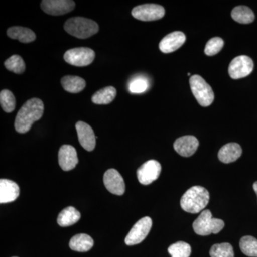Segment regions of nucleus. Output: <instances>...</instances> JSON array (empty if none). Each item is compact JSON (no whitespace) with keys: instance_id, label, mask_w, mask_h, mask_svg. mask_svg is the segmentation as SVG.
Listing matches in <instances>:
<instances>
[{"instance_id":"f257e3e1","label":"nucleus","mask_w":257,"mask_h":257,"mask_svg":"<svg viewBox=\"0 0 257 257\" xmlns=\"http://www.w3.org/2000/svg\"><path fill=\"white\" fill-rule=\"evenodd\" d=\"M43 101L38 98H33L27 101L19 110L15 121V128L18 133L25 134L30 131L35 121L43 116Z\"/></svg>"},{"instance_id":"f03ea898","label":"nucleus","mask_w":257,"mask_h":257,"mask_svg":"<svg viewBox=\"0 0 257 257\" xmlns=\"http://www.w3.org/2000/svg\"><path fill=\"white\" fill-rule=\"evenodd\" d=\"M210 195L207 189L200 186H194L181 198V207L187 212L197 214L207 207Z\"/></svg>"},{"instance_id":"7ed1b4c3","label":"nucleus","mask_w":257,"mask_h":257,"mask_svg":"<svg viewBox=\"0 0 257 257\" xmlns=\"http://www.w3.org/2000/svg\"><path fill=\"white\" fill-rule=\"evenodd\" d=\"M64 30L79 39H87L99 32V25L90 19L72 18L69 19L64 25Z\"/></svg>"},{"instance_id":"20e7f679","label":"nucleus","mask_w":257,"mask_h":257,"mask_svg":"<svg viewBox=\"0 0 257 257\" xmlns=\"http://www.w3.org/2000/svg\"><path fill=\"white\" fill-rule=\"evenodd\" d=\"M224 227V221L212 217L210 211L206 209L201 213L193 223V229L196 234L200 236H207L211 234H218Z\"/></svg>"},{"instance_id":"39448f33","label":"nucleus","mask_w":257,"mask_h":257,"mask_svg":"<svg viewBox=\"0 0 257 257\" xmlns=\"http://www.w3.org/2000/svg\"><path fill=\"white\" fill-rule=\"evenodd\" d=\"M189 84L198 103L202 106L211 105L214 99V94L210 85L199 75L191 77Z\"/></svg>"},{"instance_id":"423d86ee","label":"nucleus","mask_w":257,"mask_h":257,"mask_svg":"<svg viewBox=\"0 0 257 257\" xmlns=\"http://www.w3.org/2000/svg\"><path fill=\"white\" fill-rule=\"evenodd\" d=\"M95 58V52L88 47H77L65 52L64 59L66 62L76 67H86L92 63Z\"/></svg>"},{"instance_id":"0eeeda50","label":"nucleus","mask_w":257,"mask_h":257,"mask_svg":"<svg viewBox=\"0 0 257 257\" xmlns=\"http://www.w3.org/2000/svg\"><path fill=\"white\" fill-rule=\"evenodd\" d=\"M152 226V220L149 216L140 219L128 233L125 238V243L128 246H133L141 243L150 233Z\"/></svg>"},{"instance_id":"6e6552de","label":"nucleus","mask_w":257,"mask_h":257,"mask_svg":"<svg viewBox=\"0 0 257 257\" xmlns=\"http://www.w3.org/2000/svg\"><path fill=\"white\" fill-rule=\"evenodd\" d=\"M132 15L137 20L143 22L159 20L165 15L163 7L156 4H145L135 7L132 11Z\"/></svg>"},{"instance_id":"1a4fd4ad","label":"nucleus","mask_w":257,"mask_h":257,"mask_svg":"<svg viewBox=\"0 0 257 257\" xmlns=\"http://www.w3.org/2000/svg\"><path fill=\"white\" fill-rule=\"evenodd\" d=\"M253 60L246 55L236 57L229 66V74L231 78L238 79L247 77L252 72Z\"/></svg>"},{"instance_id":"9d476101","label":"nucleus","mask_w":257,"mask_h":257,"mask_svg":"<svg viewBox=\"0 0 257 257\" xmlns=\"http://www.w3.org/2000/svg\"><path fill=\"white\" fill-rule=\"evenodd\" d=\"M162 167L156 160H149L143 164L137 172L139 182L143 185H149L160 177Z\"/></svg>"},{"instance_id":"9b49d317","label":"nucleus","mask_w":257,"mask_h":257,"mask_svg":"<svg viewBox=\"0 0 257 257\" xmlns=\"http://www.w3.org/2000/svg\"><path fill=\"white\" fill-rule=\"evenodd\" d=\"M75 3L71 0H44L41 3L42 10L47 14L58 16L73 11Z\"/></svg>"},{"instance_id":"f8f14e48","label":"nucleus","mask_w":257,"mask_h":257,"mask_svg":"<svg viewBox=\"0 0 257 257\" xmlns=\"http://www.w3.org/2000/svg\"><path fill=\"white\" fill-rule=\"evenodd\" d=\"M104 184L106 189L111 194L123 195L125 192V184L119 172L114 169H110L104 175Z\"/></svg>"},{"instance_id":"ddd939ff","label":"nucleus","mask_w":257,"mask_h":257,"mask_svg":"<svg viewBox=\"0 0 257 257\" xmlns=\"http://www.w3.org/2000/svg\"><path fill=\"white\" fill-rule=\"evenodd\" d=\"M77 135L79 143L84 150L88 152H92L96 146L95 135L92 128L84 121H78L76 124Z\"/></svg>"},{"instance_id":"4468645a","label":"nucleus","mask_w":257,"mask_h":257,"mask_svg":"<svg viewBox=\"0 0 257 257\" xmlns=\"http://www.w3.org/2000/svg\"><path fill=\"white\" fill-rule=\"evenodd\" d=\"M58 160L59 165L64 171L73 170L79 162L75 148L71 145H62L59 151Z\"/></svg>"},{"instance_id":"2eb2a0df","label":"nucleus","mask_w":257,"mask_h":257,"mask_svg":"<svg viewBox=\"0 0 257 257\" xmlns=\"http://www.w3.org/2000/svg\"><path fill=\"white\" fill-rule=\"evenodd\" d=\"M199 145V141L195 137L188 135L177 139L174 143V149L181 156L189 157L195 153Z\"/></svg>"},{"instance_id":"dca6fc26","label":"nucleus","mask_w":257,"mask_h":257,"mask_svg":"<svg viewBox=\"0 0 257 257\" xmlns=\"http://www.w3.org/2000/svg\"><path fill=\"white\" fill-rule=\"evenodd\" d=\"M185 41L186 36L183 32H173L162 39L159 47L163 53H171L180 48Z\"/></svg>"},{"instance_id":"f3484780","label":"nucleus","mask_w":257,"mask_h":257,"mask_svg":"<svg viewBox=\"0 0 257 257\" xmlns=\"http://www.w3.org/2000/svg\"><path fill=\"white\" fill-rule=\"evenodd\" d=\"M20 195L18 184L9 179L0 180V203L6 204L14 202Z\"/></svg>"},{"instance_id":"a211bd4d","label":"nucleus","mask_w":257,"mask_h":257,"mask_svg":"<svg viewBox=\"0 0 257 257\" xmlns=\"http://www.w3.org/2000/svg\"><path fill=\"white\" fill-rule=\"evenodd\" d=\"M242 149L236 143H229L225 145L219 150L218 157L221 162L229 164L234 162L241 157Z\"/></svg>"},{"instance_id":"6ab92c4d","label":"nucleus","mask_w":257,"mask_h":257,"mask_svg":"<svg viewBox=\"0 0 257 257\" xmlns=\"http://www.w3.org/2000/svg\"><path fill=\"white\" fill-rule=\"evenodd\" d=\"M94 246V240L90 236L86 234L75 235L69 241V247L73 251L86 252Z\"/></svg>"},{"instance_id":"aec40b11","label":"nucleus","mask_w":257,"mask_h":257,"mask_svg":"<svg viewBox=\"0 0 257 257\" xmlns=\"http://www.w3.org/2000/svg\"><path fill=\"white\" fill-rule=\"evenodd\" d=\"M8 36L13 40H18L23 43H30L36 40V35L30 29L23 27H12L8 29Z\"/></svg>"},{"instance_id":"412c9836","label":"nucleus","mask_w":257,"mask_h":257,"mask_svg":"<svg viewBox=\"0 0 257 257\" xmlns=\"http://www.w3.org/2000/svg\"><path fill=\"white\" fill-rule=\"evenodd\" d=\"M61 84L64 90L72 94L82 92L86 87L85 80L77 76H65L61 79Z\"/></svg>"},{"instance_id":"4be33fe9","label":"nucleus","mask_w":257,"mask_h":257,"mask_svg":"<svg viewBox=\"0 0 257 257\" xmlns=\"http://www.w3.org/2000/svg\"><path fill=\"white\" fill-rule=\"evenodd\" d=\"M80 217V212L77 209L73 207H68L61 211L57 217V223L62 227L72 226L76 224Z\"/></svg>"},{"instance_id":"5701e85b","label":"nucleus","mask_w":257,"mask_h":257,"mask_svg":"<svg viewBox=\"0 0 257 257\" xmlns=\"http://www.w3.org/2000/svg\"><path fill=\"white\" fill-rule=\"evenodd\" d=\"M116 90L114 87H106L97 91L92 96V101L96 104H110L116 97Z\"/></svg>"},{"instance_id":"b1692460","label":"nucleus","mask_w":257,"mask_h":257,"mask_svg":"<svg viewBox=\"0 0 257 257\" xmlns=\"http://www.w3.org/2000/svg\"><path fill=\"white\" fill-rule=\"evenodd\" d=\"M231 18L240 24L253 23L255 16L252 10L246 6H238L231 12Z\"/></svg>"},{"instance_id":"393cba45","label":"nucleus","mask_w":257,"mask_h":257,"mask_svg":"<svg viewBox=\"0 0 257 257\" xmlns=\"http://www.w3.org/2000/svg\"><path fill=\"white\" fill-rule=\"evenodd\" d=\"M241 251L246 256L257 257V239L251 236H245L239 242Z\"/></svg>"},{"instance_id":"a878e982","label":"nucleus","mask_w":257,"mask_h":257,"mask_svg":"<svg viewBox=\"0 0 257 257\" xmlns=\"http://www.w3.org/2000/svg\"><path fill=\"white\" fill-rule=\"evenodd\" d=\"M0 104L5 112H13L16 105V99L13 93L8 89L2 90L0 93Z\"/></svg>"},{"instance_id":"bb28decb","label":"nucleus","mask_w":257,"mask_h":257,"mask_svg":"<svg viewBox=\"0 0 257 257\" xmlns=\"http://www.w3.org/2000/svg\"><path fill=\"white\" fill-rule=\"evenodd\" d=\"M168 252L172 257H189L192 253V248L189 243L178 241L171 245Z\"/></svg>"},{"instance_id":"cd10ccee","label":"nucleus","mask_w":257,"mask_h":257,"mask_svg":"<svg viewBox=\"0 0 257 257\" xmlns=\"http://www.w3.org/2000/svg\"><path fill=\"white\" fill-rule=\"evenodd\" d=\"M7 69L15 74H23L26 69L25 62L20 56L14 55L5 62Z\"/></svg>"},{"instance_id":"c85d7f7f","label":"nucleus","mask_w":257,"mask_h":257,"mask_svg":"<svg viewBox=\"0 0 257 257\" xmlns=\"http://www.w3.org/2000/svg\"><path fill=\"white\" fill-rule=\"evenodd\" d=\"M209 253L211 257H234V249L229 243L214 244Z\"/></svg>"},{"instance_id":"c756f323","label":"nucleus","mask_w":257,"mask_h":257,"mask_svg":"<svg viewBox=\"0 0 257 257\" xmlns=\"http://www.w3.org/2000/svg\"><path fill=\"white\" fill-rule=\"evenodd\" d=\"M224 47V41L220 37H213L206 45L204 52L207 56H214L219 53Z\"/></svg>"},{"instance_id":"7c9ffc66","label":"nucleus","mask_w":257,"mask_h":257,"mask_svg":"<svg viewBox=\"0 0 257 257\" xmlns=\"http://www.w3.org/2000/svg\"><path fill=\"white\" fill-rule=\"evenodd\" d=\"M149 82L144 77H136L133 79L128 85V90L131 93L140 94L145 92L148 89Z\"/></svg>"},{"instance_id":"2f4dec72","label":"nucleus","mask_w":257,"mask_h":257,"mask_svg":"<svg viewBox=\"0 0 257 257\" xmlns=\"http://www.w3.org/2000/svg\"><path fill=\"white\" fill-rule=\"evenodd\" d=\"M253 190H254V192H255V193H256V194L257 195V182H255L254 183H253Z\"/></svg>"},{"instance_id":"473e14b6","label":"nucleus","mask_w":257,"mask_h":257,"mask_svg":"<svg viewBox=\"0 0 257 257\" xmlns=\"http://www.w3.org/2000/svg\"><path fill=\"white\" fill-rule=\"evenodd\" d=\"M13 257H17V256H13Z\"/></svg>"}]
</instances>
